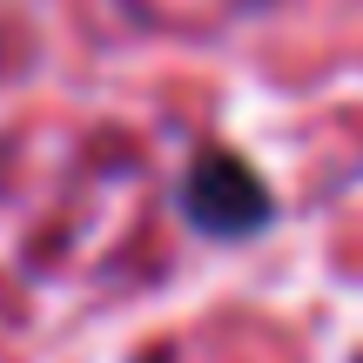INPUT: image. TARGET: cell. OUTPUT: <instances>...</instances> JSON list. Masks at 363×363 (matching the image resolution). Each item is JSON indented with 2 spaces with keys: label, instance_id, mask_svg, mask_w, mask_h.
I'll use <instances>...</instances> for the list:
<instances>
[{
  "label": "cell",
  "instance_id": "6da1fadb",
  "mask_svg": "<svg viewBox=\"0 0 363 363\" xmlns=\"http://www.w3.org/2000/svg\"><path fill=\"white\" fill-rule=\"evenodd\" d=\"M182 208H189L195 229L222 235V242H235V235H256L262 222H269V189H262V175L249 169V162L235 155H202L189 169V189H182Z\"/></svg>",
  "mask_w": 363,
  "mask_h": 363
}]
</instances>
